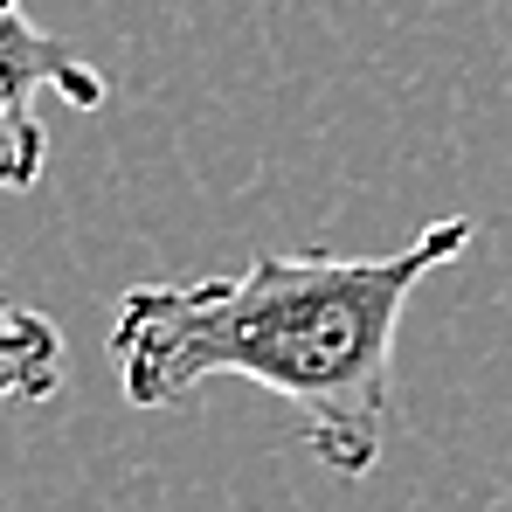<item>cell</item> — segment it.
Segmentation results:
<instances>
[{
	"mask_svg": "<svg viewBox=\"0 0 512 512\" xmlns=\"http://www.w3.org/2000/svg\"><path fill=\"white\" fill-rule=\"evenodd\" d=\"M471 250L443 215L395 256L284 250L208 284H132L111 312V360L132 409L187 402L201 381H256L305 409L333 478H367L395 416V326L416 284Z\"/></svg>",
	"mask_w": 512,
	"mask_h": 512,
	"instance_id": "1",
	"label": "cell"
},
{
	"mask_svg": "<svg viewBox=\"0 0 512 512\" xmlns=\"http://www.w3.org/2000/svg\"><path fill=\"white\" fill-rule=\"evenodd\" d=\"M35 97H63L77 111H97L111 97V84L63 35L35 28L21 0H0V194H21L42 180L49 132H42Z\"/></svg>",
	"mask_w": 512,
	"mask_h": 512,
	"instance_id": "2",
	"label": "cell"
},
{
	"mask_svg": "<svg viewBox=\"0 0 512 512\" xmlns=\"http://www.w3.org/2000/svg\"><path fill=\"white\" fill-rule=\"evenodd\" d=\"M63 333L21 298H0V402H56Z\"/></svg>",
	"mask_w": 512,
	"mask_h": 512,
	"instance_id": "3",
	"label": "cell"
}]
</instances>
